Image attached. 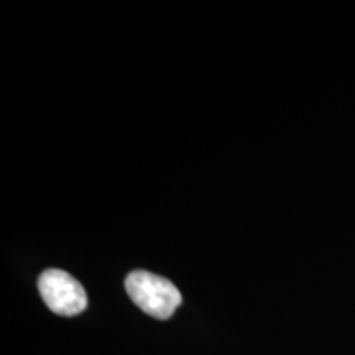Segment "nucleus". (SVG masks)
I'll use <instances>...</instances> for the list:
<instances>
[{
    "label": "nucleus",
    "instance_id": "1",
    "mask_svg": "<svg viewBox=\"0 0 355 355\" xmlns=\"http://www.w3.org/2000/svg\"><path fill=\"white\" fill-rule=\"evenodd\" d=\"M125 290L133 303L157 319H170L181 304V293L170 279L145 270L128 273Z\"/></svg>",
    "mask_w": 355,
    "mask_h": 355
},
{
    "label": "nucleus",
    "instance_id": "2",
    "mask_svg": "<svg viewBox=\"0 0 355 355\" xmlns=\"http://www.w3.org/2000/svg\"><path fill=\"white\" fill-rule=\"evenodd\" d=\"M44 304L60 316H76L87 308V295L81 283L63 270H44L38 278Z\"/></svg>",
    "mask_w": 355,
    "mask_h": 355
}]
</instances>
